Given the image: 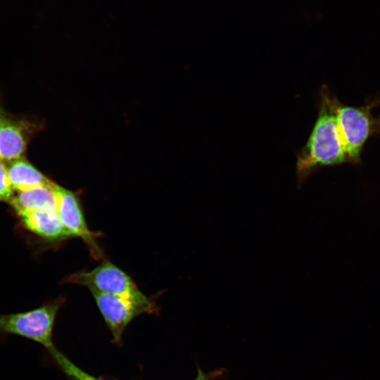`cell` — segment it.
Segmentation results:
<instances>
[{
    "label": "cell",
    "instance_id": "obj_4",
    "mask_svg": "<svg viewBox=\"0 0 380 380\" xmlns=\"http://www.w3.org/2000/svg\"><path fill=\"white\" fill-rule=\"evenodd\" d=\"M65 282L80 284L89 291L119 296L156 309L154 303L139 290L130 276L106 260L90 271L70 275Z\"/></svg>",
    "mask_w": 380,
    "mask_h": 380
},
{
    "label": "cell",
    "instance_id": "obj_12",
    "mask_svg": "<svg viewBox=\"0 0 380 380\" xmlns=\"http://www.w3.org/2000/svg\"><path fill=\"white\" fill-rule=\"evenodd\" d=\"M13 191L7 176L6 163L0 160V201L10 202L14 196Z\"/></svg>",
    "mask_w": 380,
    "mask_h": 380
},
{
    "label": "cell",
    "instance_id": "obj_10",
    "mask_svg": "<svg viewBox=\"0 0 380 380\" xmlns=\"http://www.w3.org/2000/svg\"><path fill=\"white\" fill-rule=\"evenodd\" d=\"M6 165L7 176L13 190L20 191L52 182L24 156L7 161Z\"/></svg>",
    "mask_w": 380,
    "mask_h": 380
},
{
    "label": "cell",
    "instance_id": "obj_9",
    "mask_svg": "<svg viewBox=\"0 0 380 380\" xmlns=\"http://www.w3.org/2000/svg\"><path fill=\"white\" fill-rule=\"evenodd\" d=\"M57 184L51 183L18 191L9 202L20 213L37 210H56Z\"/></svg>",
    "mask_w": 380,
    "mask_h": 380
},
{
    "label": "cell",
    "instance_id": "obj_7",
    "mask_svg": "<svg viewBox=\"0 0 380 380\" xmlns=\"http://www.w3.org/2000/svg\"><path fill=\"white\" fill-rule=\"evenodd\" d=\"M57 213L71 236L81 238L88 246L94 258H102V251L96 242L97 234L91 232L77 195L61 186H56Z\"/></svg>",
    "mask_w": 380,
    "mask_h": 380
},
{
    "label": "cell",
    "instance_id": "obj_1",
    "mask_svg": "<svg viewBox=\"0 0 380 380\" xmlns=\"http://www.w3.org/2000/svg\"><path fill=\"white\" fill-rule=\"evenodd\" d=\"M334 96L326 85L318 92L317 119L305 145L296 153L298 188L320 168L349 163L338 127Z\"/></svg>",
    "mask_w": 380,
    "mask_h": 380
},
{
    "label": "cell",
    "instance_id": "obj_11",
    "mask_svg": "<svg viewBox=\"0 0 380 380\" xmlns=\"http://www.w3.org/2000/svg\"><path fill=\"white\" fill-rule=\"evenodd\" d=\"M50 354L52 355L53 360L62 369V370L68 376H71L75 380H102L96 378L70 362L65 355L60 353L56 348L52 350Z\"/></svg>",
    "mask_w": 380,
    "mask_h": 380
},
{
    "label": "cell",
    "instance_id": "obj_2",
    "mask_svg": "<svg viewBox=\"0 0 380 380\" xmlns=\"http://www.w3.org/2000/svg\"><path fill=\"white\" fill-rule=\"evenodd\" d=\"M333 103L348 162L358 166L367 141L380 137V115L372 114V109L380 105V96L369 98L363 106L355 107L341 103L334 94Z\"/></svg>",
    "mask_w": 380,
    "mask_h": 380
},
{
    "label": "cell",
    "instance_id": "obj_13",
    "mask_svg": "<svg viewBox=\"0 0 380 380\" xmlns=\"http://www.w3.org/2000/svg\"><path fill=\"white\" fill-rule=\"evenodd\" d=\"M195 380H208L206 377L205 376L204 374L202 373L200 370L198 372V374Z\"/></svg>",
    "mask_w": 380,
    "mask_h": 380
},
{
    "label": "cell",
    "instance_id": "obj_6",
    "mask_svg": "<svg viewBox=\"0 0 380 380\" xmlns=\"http://www.w3.org/2000/svg\"><path fill=\"white\" fill-rule=\"evenodd\" d=\"M90 291L115 341L120 340L123 331L136 316L145 312H154L156 310L129 299L94 290Z\"/></svg>",
    "mask_w": 380,
    "mask_h": 380
},
{
    "label": "cell",
    "instance_id": "obj_3",
    "mask_svg": "<svg viewBox=\"0 0 380 380\" xmlns=\"http://www.w3.org/2000/svg\"><path fill=\"white\" fill-rule=\"evenodd\" d=\"M63 302V299L58 298L29 311L0 314V335L30 339L42 345L51 353L56 349L52 340L54 322Z\"/></svg>",
    "mask_w": 380,
    "mask_h": 380
},
{
    "label": "cell",
    "instance_id": "obj_8",
    "mask_svg": "<svg viewBox=\"0 0 380 380\" xmlns=\"http://www.w3.org/2000/svg\"><path fill=\"white\" fill-rule=\"evenodd\" d=\"M25 228L49 240H64L71 236L56 210H37L18 215Z\"/></svg>",
    "mask_w": 380,
    "mask_h": 380
},
{
    "label": "cell",
    "instance_id": "obj_5",
    "mask_svg": "<svg viewBox=\"0 0 380 380\" xmlns=\"http://www.w3.org/2000/svg\"><path fill=\"white\" fill-rule=\"evenodd\" d=\"M42 125L9 113L0 102V160L10 161L21 157Z\"/></svg>",
    "mask_w": 380,
    "mask_h": 380
}]
</instances>
